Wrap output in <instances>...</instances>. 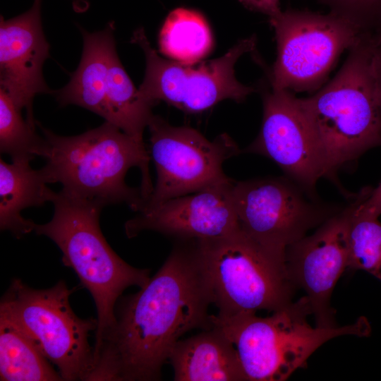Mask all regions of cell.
<instances>
[{"instance_id": "obj_19", "label": "cell", "mask_w": 381, "mask_h": 381, "mask_svg": "<svg viewBox=\"0 0 381 381\" xmlns=\"http://www.w3.org/2000/svg\"><path fill=\"white\" fill-rule=\"evenodd\" d=\"M52 364L21 329L0 318L1 381L63 380Z\"/></svg>"}, {"instance_id": "obj_1", "label": "cell", "mask_w": 381, "mask_h": 381, "mask_svg": "<svg viewBox=\"0 0 381 381\" xmlns=\"http://www.w3.org/2000/svg\"><path fill=\"white\" fill-rule=\"evenodd\" d=\"M212 296L195 241H179L157 274L117 301L114 321L94 348L89 381H152L180 338L212 328Z\"/></svg>"}, {"instance_id": "obj_13", "label": "cell", "mask_w": 381, "mask_h": 381, "mask_svg": "<svg viewBox=\"0 0 381 381\" xmlns=\"http://www.w3.org/2000/svg\"><path fill=\"white\" fill-rule=\"evenodd\" d=\"M263 114L256 138L244 152L266 157L286 176L315 195L325 176L320 151L298 97L289 90L270 87L262 93Z\"/></svg>"}, {"instance_id": "obj_21", "label": "cell", "mask_w": 381, "mask_h": 381, "mask_svg": "<svg viewBox=\"0 0 381 381\" xmlns=\"http://www.w3.org/2000/svg\"><path fill=\"white\" fill-rule=\"evenodd\" d=\"M368 190L356 195L351 214L348 269L365 271L381 282V222L363 204Z\"/></svg>"}, {"instance_id": "obj_2", "label": "cell", "mask_w": 381, "mask_h": 381, "mask_svg": "<svg viewBox=\"0 0 381 381\" xmlns=\"http://www.w3.org/2000/svg\"><path fill=\"white\" fill-rule=\"evenodd\" d=\"M37 126L50 183H60L63 192L104 206L124 202L141 210L153 190L144 142L107 121L74 136Z\"/></svg>"}, {"instance_id": "obj_8", "label": "cell", "mask_w": 381, "mask_h": 381, "mask_svg": "<svg viewBox=\"0 0 381 381\" xmlns=\"http://www.w3.org/2000/svg\"><path fill=\"white\" fill-rule=\"evenodd\" d=\"M270 23L277 42L270 87L292 92L318 90L342 52L368 33L331 12L289 8Z\"/></svg>"}, {"instance_id": "obj_24", "label": "cell", "mask_w": 381, "mask_h": 381, "mask_svg": "<svg viewBox=\"0 0 381 381\" xmlns=\"http://www.w3.org/2000/svg\"><path fill=\"white\" fill-rule=\"evenodd\" d=\"M246 8L266 14L269 18L279 13L280 0H239Z\"/></svg>"}, {"instance_id": "obj_20", "label": "cell", "mask_w": 381, "mask_h": 381, "mask_svg": "<svg viewBox=\"0 0 381 381\" xmlns=\"http://www.w3.org/2000/svg\"><path fill=\"white\" fill-rule=\"evenodd\" d=\"M209 26L198 12L178 8L167 17L159 35V52L176 61L193 64L211 49Z\"/></svg>"}, {"instance_id": "obj_11", "label": "cell", "mask_w": 381, "mask_h": 381, "mask_svg": "<svg viewBox=\"0 0 381 381\" xmlns=\"http://www.w3.org/2000/svg\"><path fill=\"white\" fill-rule=\"evenodd\" d=\"M147 128L149 154L156 168L157 181L139 212L232 180L225 174L223 164L241 151L226 133L210 140L193 128L174 126L155 115Z\"/></svg>"}, {"instance_id": "obj_22", "label": "cell", "mask_w": 381, "mask_h": 381, "mask_svg": "<svg viewBox=\"0 0 381 381\" xmlns=\"http://www.w3.org/2000/svg\"><path fill=\"white\" fill-rule=\"evenodd\" d=\"M37 125L24 119L21 110L0 88V150L12 162H30L41 157L44 138L36 132Z\"/></svg>"}, {"instance_id": "obj_5", "label": "cell", "mask_w": 381, "mask_h": 381, "mask_svg": "<svg viewBox=\"0 0 381 381\" xmlns=\"http://www.w3.org/2000/svg\"><path fill=\"white\" fill-rule=\"evenodd\" d=\"M52 219L35 224L34 231L52 240L62 252V262L75 271L91 294L97 312L94 347L114 321V309L123 291L144 286L150 270L138 269L123 260L109 246L99 226L104 205L56 192Z\"/></svg>"}, {"instance_id": "obj_10", "label": "cell", "mask_w": 381, "mask_h": 381, "mask_svg": "<svg viewBox=\"0 0 381 381\" xmlns=\"http://www.w3.org/2000/svg\"><path fill=\"white\" fill-rule=\"evenodd\" d=\"M256 42L253 35L241 40L219 58L184 64L160 56L144 29L139 28L131 37V42L142 49L145 59V76L139 92L154 104L164 101L193 114L205 111L227 99L241 102L257 89L236 79L235 64L243 54L254 51Z\"/></svg>"}, {"instance_id": "obj_6", "label": "cell", "mask_w": 381, "mask_h": 381, "mask_svg": "<svg viewBox=\"0 0 381 381\" xmlns=\"http://www.w3.org/2000/svg\"><path fill=\"white\" fill-rule=\"evenodd\" d=\"M75 289L59 282L35 289L13 280L0 303V318L21 329L57 368L63 380H87L94 367L90 333L97 319H82L73 312L69 298Z\"/></svg>"}, {"instance_id": "obj_26", "label": "cell", "mask_w": 381, "mask_h": 381, "mask_svg": "<svg viewBox=\"0 0 381 381\" xmlns=\"http://www.w3.org/2000/svg\"><path fill=\"white\" fill-rule=\"evenodd\" d=\"M363 204L368 209L381 216V181L376 188H368Z\"/></svg>"}, {"instance_id": "obj_17", "label": "cell", "mask_w": 381, "mask_h": 381, "mask_svg": "<svg viewBox=\"0 0 381 381\" xmlns=\"http://www.w3.org/2000/svg\"><path fill=\"white\" fill-rule=\"evenodd\" d=\"M114 25L94 32L83 28V52L76 70L69 82L54 92L61 106L68 104L83 107L104 119L109 59L116 47Z\"/></svg>"}, {"instance_id": "obj_12", "label": "cell", "mask_w": 381, "mask_h": 381, "mask_svg": "<svg viewBox=\"0 0 381 381\" xmlns=\"http://www.w3.org/2000/svg\"><path fill=\"white\" fill-rule=\"evenodd\" d=\"M356 198L286 251L287 277L295 288L304 291L319 327L338 326L330 300L337 281L348 269L349 226Z\"/></svg>"}, {"instance_id": "obj_4", "label": "cell", "mask_w": 381, "mask_h": 381, "mask_svg": "<svg viewBox=\"0 0 381 381\" xmlns=\"http://www.w3.org/2000/svg\"><path fill=\"white\" fill-rule=\"evenodd\" d=\"M310 315L309 301L303 296L268 317L250 312L230 317L211 315V322L235 346L248 380L283 381L306 368L310 356L328 341L371 333L364 316L349 325L325 328L312 327L308 322Z\"/></svg>"}, {"instance_id": "obj_7", "label": "cell", "mask_w": 381, "mask_h": 381, "mask_svg": "<svg viewBox=\"0 0 381 381\" xmlns=\"http://www.w3.org/2000/svg\"><path fill=\"white\" fill-rule=\"evenodd\" d=\"M195 241L218 316L272 313L292 301L295 287L285 265L241 230L219 238Z\"/></svg>"}, {"instance_id": "obj_23", "label": "cell", "mask_w": 381, "mask_h": 381, "mask_svg": "<svg viewBox=\"0 0 381 381\" xmlns=\"http://www.w3.org/2000/svg\"><path fill=\"white\" fill-rule=\"evenodd\" d=\"M364 32L381 34V0H316Z\"/></svg>"}, {"instance_id": "obj_25", "label": "cell", "mask_w": 381, "mask_h": 381, "mask_svg": "<svg viewBox=\"0 0 381 381\" xmlns=\"http://www.w3.org/2000/svg\"><path fill=\"white\" fill-rule=\"evenodd\" d=\"M372 71L374 80L376 99L381 114V37L373 54Z\"/></svg>"}, {"instance_id": "obj_18", "label": "cell", "mask_w": 381, "mask_h": 381, "mask_svg": "<svg viewBox=\"0 0 381 381\" xmlns=\"http://www.w3.org/2000/svg\"><path fill=\"white\" fill-rule=\"evenodd\" d=\"M44 168L34 169L30 162L7 163L0 159V228L16 238L34 231L35 223L21 212L52 202L55 193Z\"/></svg>"}, {"instance_id": "obj_3", "label": "cell", "mask_w": 381, "mask_h": 381, "mask_svg": "<svg viewBox=\"0 0 381 381\" xmlns=\"http://www.w3.org/2000/svg\"><path fill=\"white\" fill-rule=\"evenodd\" d=\"M380 36L365 33L349 49L335 76L310 97L299 98L315 133L325 176L381 145V114L372 71Z\"/></svg>"}, {"instance_id": "obj_14", "label": "cell", "mask_w": 381, "mask_h": 381, "mask_svg": "<svg viewBox=\"0 0 381 381\" xmlns=\"http://www.w3.org/2000/svg\"><path fill=\"white\" fill-rule=\"evenodd\" d=\"M235 180L168 200L128 220L133 238L154 231L179 241L219 238L240 230L234 200Z\"/></svg>"}, {"instance_id": "obj_16", "label": "cell", "mask_w": 381, "mask_h": 381, "mask_svg": "<svg viewBox=\"0 0 381 381\" xmlns=\"http://www.w3.org/2000/svg\"><path fill=\"white\" fill-rule=\"evenodd\" d=\"M169 360L175 381L248 380L235 346L215 327L180 339Z\"/></svg>"}, {"instance_id": "obj_9", "label": "cell", "mask_w": 381, "mask_h": 381, "mask_svg": "<svg viewBox=\"0 0 381 381\" xmlns=\"http://www.w3.org/2000/svg\"><path fill=\"white\" fill-rule=\"evenodd\" d=\"M240 230L285 265L286 249L342 207L315 200L287 176L234 181Z\"/></svg>"}, {"instance_id": "obj_15", "label": "cell", "mask_w": 381, "mask_h": 381, "mask_svg": "<svg viewBox=\"0 0 381 381\" xmlns=\"http://www.w3.org/2000/svg\"><path fill=\"white\" fill-rule=\"evenodd\" d=\"M41 0L25 13L0 22V84L26 119L37 125L32 111L35 97L49 93L42 73L49 57V44L41 21Z\"/></svg>"}]
</instances>
